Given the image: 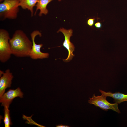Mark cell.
Returning <instances> with one entry per match:
<instances>
[{"mask_svg": "<svg viewBox=\"0 0 127 127\" xmlns=\"http://www.w3.org/2000/svg\"><path fill=\"white\" fill-rule=\"evenodd\" d=\"M9 42L12 55L18 57H29L32 42L23 31H16Z\"/></svg>", "mask_w": 127, "mask_h": 127, "instance_id": "6da1fadb", "label": "cell"}, {"mask_svg": "<svg viewBox=\"0 0 127 127\" xmlns=\"http://www.w3.org/2000/svg\"><path fill=\"white\" fill-rule=\"evenodd\" d=\"M19 0H4L0 3V20L16 19L19 11Z\"/></svg>", "mask_w": 127, "mask_h": 127, "instance_id": "7a4b0ae2", "label": "cell"}, {"mask_svg": "<svg viewBox=\"0 0 127 127\" xmlns=\"http://www.w3.org/2000/svg\"><path fill=\"white\" fill-rule=\"evenodd\" d=\"M9 34L6 30L0 29V61L2 63L7 62L12 55L9 42Z\"/></svg>", "mask_w": 127, "mask_h": 127, "instance_id": "3957f363", "label": "cell"}, {"mask_svg": "<svg viewBox=\"0 0 127 127\" xmlns=\"http://www.w3.org/2000/svg\"><path fill=\"white\" fill-rule=\"evenodd\" d=\"M107 97L102 94L100 96H95L94 94L92 98H89L88 103L106 111L111 110L119 113H120L118 107V104L116 103H110L106 100Z\"/></svg>", "mask_w": 127, "mask_h": 127, "instance_id": "277c9868", "label": "cell"}, {"mask_svg": "<svg viewBox=\"0 0 127 127\" xmlns=\"http://www.w3.org/2000/svg\"><path fill=\"white\" fill-rule=\"evenodd\" d=\"M41 36V33L39 31L35 30L31 34L30 36L32 42V46L30 53L29 57L33 60L43 59L48 58L49 55L48 53L42 52L40 51L41 48L43 46L42 44H37L35 41V38L37 36Z\"/></svg>", "mask_w": 127, "mask_h": 127, "instance_id": "5b68a950", "label": "cell"}, {"mask_svg": "<svg viewBox=\"0 0 127 127\" xmlns=\"http://www.w3.org/2000/svg\"><path fill=\"white\" fill-rule=\"evenodd\" d=\"M61 32L64 36V40L63 45L65 47L68 51V55L65 59L63 60L65 62H68L72 60L74 55L73 52L75 50V47L73 44L70 41V38L72 35L73 31L71 29L67 30L64 28H60L57 32Z\"/></svg>", "mask_w": 127, "mask_h": 127, "instance_id": "8992f818", "label": "cell"}, {"mask_svg": "<svg viewBox=\"0 0 127 127\" xmlns=\"http://www.w3.org/2000/svg\"><path fill=\"white\" fill-rule=\"evenodd\" d=\"M23 95V93L19 87L15 89H10L0 98L1 106L4 107L6 106L9 108L10 104L14 98L18 97L22 98Z\"/></svg>", "mask_w": 127, "mask_h": 127, "instance_id": "52a82bcc", "label": "cell"}, {"mask_svg": "<svg viewBox=\"0 0 127 127\" xmlns=\"http://www.w3.org/2000/svg\"><path fill=\"white\" fill-rule=\"evenodd\" d=\"M0 76V98L5 93V89L11 87L13 76L10 69H8Z\"/></svg>", "mask_w": 127, "mask_h": 127, "instance_id": "ba28073f", "label": "cell"}, {"mask_svg": "<svg viewBox=\"0 0 127 127\" xmlns=\"http://www.w3.org/2000/svg\"><path fill=\"white\" fill-rule=\"evenodd\" d=\"M99 91L104 95L113 98L115 103L118 104L123 102L127 101V94H125L119 92L115 93L110 91L106 92L100 89L99 90Z\"/></svg>", "mask_w": 127, "mask_h": 127, "instance_id": "9c48e42d", "label": "cell"}, {"mask_svg": "<svg viewBox=\"0 0 127 127\" xmlns=\"http://www.w3.org/2000/svg\"><path fill=\"white\" fill-rule=\"evenodd\" d=\"M38 0H19L18 4L23 9H28L30 11L31 16H33L34 14L33 8L36 6Z\"/></svg>", "mask_w": 127, "mask_h": 127, "instance_id": "30bf717a", "label": "cell"}, {"mask_svg": "<svg viewBox=\"0 0 127 127\" xmlns=\"http://www.w3.org/2000/svg\"><path fill=\"white\" fill-rule=\"evenodd\" d=\"M53 0H38L36 6V9L34 15H36L38 10H40L38 15L40 16H42V14L46 15L48 12L47 8L48 4Z\"/></svg>", "mask_w": 127, "mask_h": 127, "instance_id": "8fae6325", "label": "cell"}, {"mask_svg": "<svg viewBox=\"0 0 127 127\" xmlns=\"http://www.w3.org/2000/svg\"><path fill=\"white\" fill-rule=\"evenodd\" d=\"M4 107V122L5 127H9L12 125V123L11 121L10 115V110L9 108L7 106Z\"/></svg>", "mask_w": 127, "mask_h": 127, "instance_id": "7c38bea8", "label": "cell"}, {"mask_svg": "<svg viewBox=\"0 0 127 127\" xmlns=\"http://www.w3.org/2000/svg\"><path fill=\"white\" fill-rule=\"evenodd\" d=\"M95 18H90L88 20L87 23L89 26L92 27L95 23Z\"/></svg>", "mask_w": 127, "mask_h": 127, "instance_id": "4fadbf2b", "label": "cell"}, {"mask_svg": "<svg viewBox=\"0 0 127 127\" xmlns=\"http://www.w3.org/2000/svg\"><path fill=\"white\" fill-rule=\"evenodd\" d=\"M94 26L97 29H100L102 27V25L101 22H98L97 20V22L95 24Z\"/></svg>", "mask_w": 127, "mask_h": 127, "instance_id": "5bb4252c", "label": "cell"}, {"mask_svg": "<svg viewBox=\"0 0 127 127\" xmlns=\"http://www.w3.org/2000/svg\"><path fill=\"white\" fill-rule=\"evenodd\" d=\"M56 127H69L67 125H63L62 124L56 125Z\"/></svg>", "mask_w": 127, "mask_h": 127, "instance_id": "9a60e30c", "label": "cell"}, {"mask_svg": "<svg viewBox=\"0 0 127 127\" xmlns=\"http://www.w3.org/2000/svg\"><path fill=\"white\" fill-rule=\"evenodd\" d=\"M0 0V1H2L3 0Z\"/></svg>", "mask_w": 127, "mask_h": 127, "instance_id": "2e32d148", "label": "cell"}, {"mask_svg": "<svg viewBox=\"0 0 127 127\" xmlns=\"http://www.w3.org/2000/svg\"><path fill=\"white\" fill-rule=\"evenodd\" d=\"M61 0H58L59 1H61Z\"/></svg>", "mask_w": 127, "mask_h": 127, "instance_id": "e0dca14e", "label": "cell"}]
</instances>
